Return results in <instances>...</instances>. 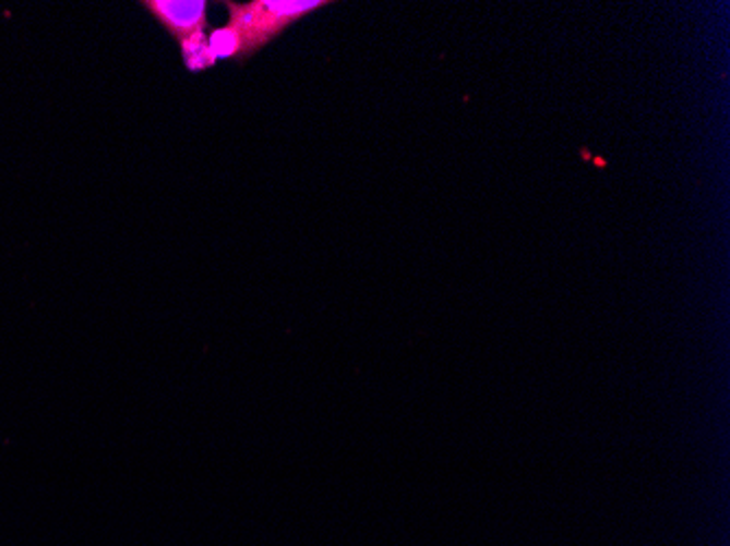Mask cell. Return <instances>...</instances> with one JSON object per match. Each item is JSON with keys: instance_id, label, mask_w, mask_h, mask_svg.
Instances as JSON below:
<instances>
[{"instance_id": "cell-3", "label": "cell", "mask_w": 730, "mask_h": 546, "mask_svg": "<svg viewBox=\"0 0 730 546\" xmlns=\"http://www.w3.org/2000/svg\"><path fill=\"white\" fill-rule=\"evenodd\" d=\"M178 47H180V56L189 73H204L217 64V58L211 49L206 32H200V34H193L180 40Z\"/></svg>"}, {"instance_id": "cell-4", "label": "cell", "mask_w": 730, "mask_h": 546, "mask_svg": "<svg viewBox=\"0 0 730 546\" xmlns=\"http://www.w3.org/2000/svg\"><path fill=\"white\" fill-rule=\"evenodd\" d=\"M208 43L217 60H232L241 64V40L235 34V29H230L228 25L222 29H215L211 32Z\"/></svg>"}, {"instance_id": "cell-1", "label": "cell", "mask_w": 730, "mask_h": 546, "mask_svg": "<svg viewBox=\"0 0 730 546\" xmlns=\"http://www.w3.org/2000/svg\"><path fill=\"white\" fill-rule=\"evenodd\" d=\"M328 5V0H254V3L228 0V27L241 40V64L283 36L291 25Z\"/></svg>"}, {"instance_id": "cell-2", "label": "cell", "mask_w": 730, "mask_h": 546, "mask_svg": "<svg viewBox=\"0 0 730 546\" xmlns=\"http://www.w3.org/2000/svg\"><path fill=\"white\" fill-rule=\"evenodd\" d=\"M141 8L176 40L208 29L206 0H141Z\"/></svg>"}]
</instances>
